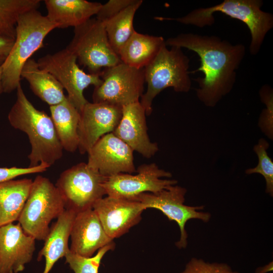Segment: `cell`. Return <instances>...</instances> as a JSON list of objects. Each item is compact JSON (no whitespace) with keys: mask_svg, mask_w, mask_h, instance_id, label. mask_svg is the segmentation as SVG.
Listing matches in <instances>:
<instances>
[{"mask_svg":"<svg viewBox=\"0 0 273 273\" xmlns=\"http://www.w3.org/2000/svg\"><path fill=\"white\" fill-rule=\"evenodd\" d=\"M260 96L266 108L262 111L259 119L258 125L262 131L270 139L273 137V95L270 86L262 87Z\"/></svg>","mask_w":273,"mask_h":273,"instance_id":"obj_29","label":"cell"},{"mask_svg":"<svg viewBox=\"0 0 273 273\" xmlns=\"http://www.w3.org/2000/svg\"><path fill=\"white\" fill-rule=\"evenodd\" d=\"M112 243L100 249L97 254L90 257H84L70 251V249L65 257L74 273H98L101 261L105 254L114 248Z\"/></svg>","mask_w":273,"mask_h":273,"instance_id":"obj_28","label":"cell"},{"mask_svg":"<svg viewBox=\"0 0 273 273\" xmlns=\"http://www.w3.org/2000/svg\"><path fill=\"white\" fill-rule=\"evenodd\" d=\"M133 151L113 132L101 137L88 152L87 164L108 177L136 171Z\"/></svg>","mask_w":273,"mask_h":273,"instance_id":"obj_14","label":"cell"},{"mask_svg":"<svg viewBox=\"0 0 273 273\" xmlns=\"http://www.w3.org/2000/svg\"><path fill=\"white\" fill-rule=\"evenodd\" d=\"M35 239L26 234L20 224L0 227V273H18L32 259Z\"/></svg>","mask_w":273,"mask_h":273,"instance_id":"obj_16","label":"cell"},{"mask_svg":"<svg viewBox=\"0 0 273 273\" xmlns=\"http://www.w3.org/2000/svg\"><path fill=\"white\" fill-rule=\"evenodd\" d=\"M65 209L56 186L49 178L38 175L33 180L18 221L26 234L35 240L44 241L50 232V222Z\"/></svg>","mask_w":273,"mask_h":273,"instance_id":"obj_6","label":"cell"},{"mask_svg":"<svg viewBox=\"0 0 273 273\" xmlns=\"http://www.w3.org/2000/svg\"><path fill=\"white\" fill-rule=\"evenodd\" d=\"M49 167L50 166L45 163H40L37 166L26 168L15 166L11 167H0V183L10 179H14L19 176L42 172L47 170Z\"/></svg>","mask_w":273,"mask_h":273,"instance_id":"obj_32","label":"cell"},{"mask_svg":"<svg viewBox=\"0 0 273 273\" xmlns=\"http://www.w3.org/2000/svg\"><path fill=\"white\" fill-rule=\"evenodd\" d=\"M57 28L55 24L37 10L21 14L17 22L13 46L2 65L4 93H10L20 84L22 69L31 56L43 47L47 35Z\"/></svg>","mask_w":273,"mask_h":273,"instance_id":"obj_4","label":"cell"},{"mask_svg":"<svg viewBox=\"0 0 273 273\" xmlns=\"http://www.w3.org/2000/svg\"><path fill=\"white\" fill-rule=\"evenodd\" d=\"M167 46L184 48L199 56L201 65L196 71L204 76L195 79L198 99L205 106H215L232 89L236 78V70L245 54L242 44H232L215 36L181 33L165 40Z\"/></svg>","mask_w":273,"mask_h":273,"instance_id":"obj_1","label":"cell"},{"mask_svg":"<svg viewBox=\"0 0 273 273\" xmlns=\"http://www.w3.org/2000/svg\"><path fill=\"white\" fill-rule=\"evenodd\" d=\"M32 182L25 178L0 183V227L18 221Z\"/></svg>","mask_w":273,"mask_h":273,"instance_id":"obj_23","label":"cell"},{"mask_svg":"<svg viewBox=\"0 0 273 273\" xmlns=\"http://www.w3.org/2000/svg\"><path fill=\"white\" fill-rule=\"evenodd\" d=\"M147 129L146 111L139 101L122 107L121 119L113 133L133 151L149 158L159 148L150 141Z\"/></svg>","mask_w":273,"mask_h":273,"instance_id":"obj_17","label":"cell"},{"mask_svg":"<svg viewBox=\"0 0 273 273\" xmlns=\"http://www.w3.org/2000/svg\"><path fill=\"white\" fill-rule=\"evenodd\" d=\"M272 270V262H269L268 264L258 267L255 271V273H266Z\"/></svg>","mask_w":273,"mask_h":273,"instance_id":"obj_34","label":"cell"},{"mask_svg":"<svg viewBox=\"0 0 273 273\" xmlns=\"http://www.w3.org/2000/svg\"><path fill=\"white\" fill-rule=\"evenodd\" d=\"M262 5L260 0H225L212 7L194 10L182 17H156L154 19L159 21H175L202 28L214 23V13H222L247 25L251 36L250 52L255 55L259 52L266 34L273 26V16L261 9Z\"/></svg>","mask_w":273,"mask_h":273,"instance_id":"obj_3","label":"cell"},{"mask_svg":"<svg viewBox=\"0 0 273 273\" xmlns=\"http://www.w3.org/2000/svg\"><path fill=\"white\" fill-rule=\"evenodd\" d=\"M136 1L110 0L105 4L102 5L96 15V19L103 23L134 3Z\"/></svg>","mask_w":273,"mask_h":273,"instance_id":"obj_31","label":"cell"},{"mask_svg":"<svg viewBox=\"0 0 273 273\" xmlns=\"http://www.w3.org/2000/svg\"><path fill=\"white\" fill-rule=\"evenodd\" d=\"M76 56L66 48L47 54L37 61L39 67L51 73L67 90L68 100L79 113L88 102L83 92L90 85L99 86L102 80L99 75L86 73L77 63Z\"/></svg>","mask_w":273,"mask_h":273,"instance_id":"obj_10","label":"cell"},{"mask_svg":"<svg viewBox=\"0 0 273 273\" xmlns=\"http://www.w3.org/2000/svg\"><path fill=\"white\" fill-rule=\"evenodd\" d=\"M136 171L135 175L119 173L107 177L104 184L106 195L133 200L141 194L158 193L177 184L175 179H162L171 177V173L154 163L142 164Z\"/></svg>","mask_w":273,"mask_h":273,"instance_id":"obj_12","label":"cell"},{"mask_svg":"<svg viewBox=\"0 0 273 273\" xmlns=\"http://www.w3.org/2000/svg\"><path fill=\"white\" fill-rule=\"evenodd\" d=\"M40 2V0H0V34L15 39L19 16L37 10Z\"/></svg>","mask_w":273,"mask_h":273,"instance_id":"obj_26","label":"cell"},{"mask_svg":"<svg viewBox=\"0 0 273 273\" xmlns=\"http://www.w3.org/2000/svg\"><path fill=\"white\" fill-rule=\"evenodd\" d=\"M268 147L269 143L264 139H260L258 141L253 148L258 157V163L256 167L246 169L245 173L247 174L259 173L262 175L265 180V192L272 197L273 162L267 152Z\"/></svg>","mask_w":273,"mask_h":273,"instance_id":"obj_27","label":"cell"},{"mask_svg":"<svg viewBox=\"0 0 273 273\" xmlns=\"http://www.w3.org/2000/svg\"><path fill=\"white\" fill-rule=\"evenodd\" d=\"M21 78L26 79L33 93L50 106L60 103L67 97L60 82L51 73L41 69L33 59H29L24 65Z\"/></svg>","mask_w":273,"mask_h":273,"instance_id":"obj_21","label":"cell"},{"mask_svg":"<svg viewBox=\"0 0 273 273\" xmlns=\"http://www.w3.org/2000/svg\"><path fill=\"white\" fill-rule=\"evenodd\" d=\"M122 107L106 103L88 102L80 112L78 127L80 154L88 153L103 135L113 132L122 116Z\"/></svg>","mask_w":273,"mask_h":273,"instance_id":"obj_13","label":"cell"},{"mask_svg":"<svg viewBox=\"0 0 273 273\" xmlns=\"http://www.w3.org/2000/svg\"><path fill=\"white\" fill-rule=\"evenodd\" d=\"M186 193V188L175 185L158 193L141 194L133 200L142 203L146 209L153 208L161 211L169 220L177 223L180 235L175 245L179 249L187 246L188 233L185 226L188 220L196 219L208 222L211 218L210 213L200 211L204 206H192L184 204Z\"/></svg>","mask_w":273,"mask_h":273,"instance_id":"obj_11","label":"cell"},{"mask_svg":"<svg viewBox=\"0 0 273 273\" xmlns=\"http://www.w3.org/2000/svg\"><path fill=\"white\" fill-rule=\"evenodd\" d=\"M51 117L63 149L69 152L78 149V127L80 113L67 97L60 103L50 106Z\"/></svg>","mask_w":273,"mask_h":273,"instance_id":"obj_24","label":"cell"},{"mask_svg":"<svg viewBox=\"0 0 273 273\" xmlns=\"http://www.w3.org/2000/svg\"><path fill=\"white\" fill-rule=\"evenodd\" d=\"M190 59L181 48L165 44L155 57L144 68L147 88L141 98L146 115L151 114L155 98L162 90L172 87L176 92L187 93L191 87L189 71Z\"/></svg>","mask_w":273,"mask_h":273,"instance_id":"obj_5","label":"cell"},{"mask_svg":"<svg viewBox=\"0 0 273 273\" xmlns=\"http://www.w3.org/2000/svg\"><path fill=\"white\" fill-rule=\"evenodd\" d=\"M8 118L10 125L27 134L31 145L28 167L45 163L50 167L63 156V149L53 121L44 111L37 109L26 97L21 83Z\"/></svg>","mask_w":273,"mask_h":273,"instance_id":"obj_2","label":"cell"},{"mask_svg":"<svg viewBox=\"0 0 273 273\" xmlns=\"http://www.w3.org/2000/svg\"><path fill=\"white\" fill-rule=\"evenodd\" d=\"M47 17L58 28L75 27L97 15L102 6L85 0H45Z\"/></svg>","mask_w":273,"mask_h":273,"instance_id":"obj_19","label":"cell"},{"mask_svg":"<svg viewBox=\"0 0 273 273\" xmlns=\"http://www.w3.org/2000/svg\"><path fill=\"white\" fill-rule=\"evenodd\" d=\"M66 49L92 74L100 75L104 69L121 62L109 43L103 23L96 18L74 27L73 37Z\"/></svg>","mask_w":273,"mask_h":273,"instance_id":"obj_7","label":"cell"},{"mask_svg":"<svg viewBox=\"0 0 273 273\" xmlns=\"http://www.w3.org/2000/svg\"><path fill=\"white\" fill-rule=\"evenodd\" d=\"M76 214L71 209H66L50 228L43 247L37 257L38 261L44 257L46 262L43 273H49L54 264L60 258L65 257L69 251L68 240Z\"/></svg>","mask_w":273,"mask_h":273,"instance_id":"obj_20","label":"cell"},{"mask_svg":"<svg viewBox=\"0 0 273 273\" xmlns=\"http://www.w3.org/2000/svg\"><path fill=\"white\" fill-rule=\"evenodd\" d=\"M180 273H240L234 271L225 263L208 262L193 257L186 264Z\"/></svg>","mask_w":273,"mask_h":273,"instance_id":"obj_30","label":"cell"},{"mask_svg":"<svg viewBox=\"0 0 273 273\" xmlns=\"http://www.w3.org/2000/svg\"><path fill=\"white\" fill-rule=\"evenodd\" d=\"M3 65V64H2ZM4 92L2 83V65L0 66V95Z\"/></svg>","mask_w":273,"mask_h":273,"instance_id":"obj_35","label":"cell"},{"mask_svg":"<svg viewBox=\"0 0 273 273\" xmlns=\"http://www.w3.org/2000/svg\"><path fill=\"white\" fill-rule=\"evenodd\" d=\"M102 83L95 87L94 103H106L120 107L140 101L145 82L144 68L122 62L104 69L100 74Z\"/></svg>","mask_w":273,"mask_h":273,"instance_id":"obj_9","label":"cell"},{"mask_svg":"<svg viewBox=\"0 0 273 273\" xmlns=\"http://www.w3.org/2000/svg\"><path fill=\"white\" fill-rule=\"evenodd\" d=\"M70 237V251L84 257H90L96 251L113 243L93 208L76 214Z\"/></svg>","mask_w":273,"mask_h":273,"instance_id":"obj_18","label":"cell"},{"mask_svg":"<svg viewBox=\"0 0 273 273\" xmlns=\"http://www.w3.org/2000/svg\"><path fill=\"white\" fill-rule=\"evenodd\" d=\"M142 3V0H136L103 22L109 43L118 55L120 49L135 31L133 27L134 17Z\"/></svg>","mask_w":273,"mask_h":273,"instance_id":"obj_25","label":"cell"},{"mask_svg":"<svg viewBox=\"0 0 273 273\" xmlns=\"http://www.w3.org/2000/svg\"><path fill=\"white\" fill-rule=\"evenodd\" d=\"M108 236L113 240L127 233L141 219L146 209L139 201L107 196L93 207Z\"/></svg>","mask_w":273,"mask_h":273,"instance_id":"obj_15","label":"cell"},{"mask_svg":"<svg viewBox=\"0 0 273 273\" xmlns=\"http://www.w3.org/2000/svg\"><path fill=\"white\" fill-rule=\"evenodd\" d=\"M106 178L87 163L81 162L62 172L55 186L65 209L77 213L93 208L95 203L106 195L104 187Z\"/></svg>","mask_w":273,"mask_h":273,"instance_id":"obj_8","label":"cell"},{"mask_svg":"<svg viewBox=\"0 0 273 273\" xmlns=\"http://www.w3.org/2000/svg\"><path fill=\"white\" fill-rule=\"evenodd\" d=\"M165 44L162 36L145 34L135 31L120 49L121 61L132 67L144 68Z\"/></svg>","mask_w":273,"mask_h":273,"instance_id":"obj_22","label":"cell"},{"mask_svg":"<svg viewBox=\"0 0 273 273\" xmlns=\"http://www.w3.org/2000/svg\"><path fill=\"white\" fill-rule=\"evenodd\" d=\"M6 58L0 57V66L4 63Z\"/></svg>","mask_w":273,"mask_h":273,"instance_id":"obj_36","label":"cell"},{"mask_svg":"<svg viewBox=\"0 0 273 273\" xmlns=\"http://www.w3.org/2000/svg\"><path fill=\"white\" fill-rule=\"evenodd\" d=\"M15 39L0 34V57L6 58L9 54Z\"/></svg>","mask_w":273,"mask_h":273,"instance_id":"obj_33","label":"cell"}]
</instances>
